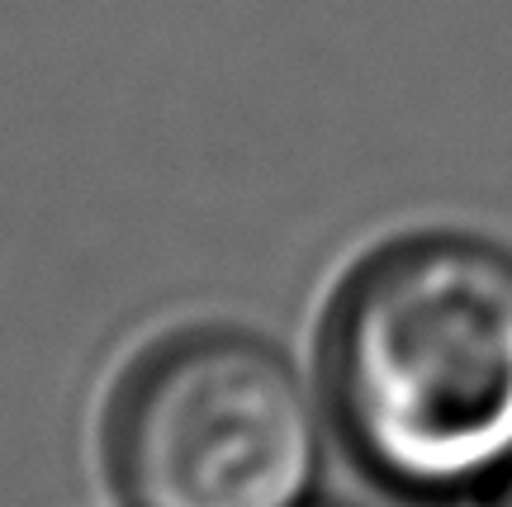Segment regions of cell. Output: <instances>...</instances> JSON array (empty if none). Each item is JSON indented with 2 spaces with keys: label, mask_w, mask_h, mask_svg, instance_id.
Wrapping results in <instances>:
<instances>
[{
  "label": "cell",
  "mask_w": 512,
  "mask_h": 507,
  "mask_svg": "<svg viewBox=\"0 0 512 507\" xmlns=\"http://www.w3.org/2000/svg\"><path fill=\"white\" fill-rule=\"evenodd\" d=\"M323 408L403 498L489 493L512 465V252L475 233L394 237L332 294Z\"/></svg>",
  "instance_id": "obj_1"
},
{
  "label": "cell",
  "mask_w": 512,
  "mask_h": 507,
  "mask_svg": "<svg viewBox=\"0 0 512 507\" xmlns=\"http://www.w3.org/2000/svg\"><path fill=\"white\" fill-rule=\"evenodd\" d=\"M105 460L128 507H309L323 413L271 337L181 327L124 370Z\"/></svg>",
  "instance_id": "obj_2"
},
{
  "label": "cell",
  "mask_w": 512,
  "mask_h": 507,
  "mask_svg": "<svg viewBox=\"0 0 512 507\" xmlns=\"http://www.w3.org/2000/svg\"><path fill=\"white\" fill-rule=\"evenodd\" d=\"M489 507H512V465L498 474V484L489 489Z\"/></svg>",
  "instance_id": "obj_3"
},
{
  "label": "cell",
  "mask_w": 512,
  "mask_h": 507,
  "mask_svg": "<svg viewBox=\"0 0 512 507\" xmlns=\"http://www.w3.org/2000/svg\"><path fill=\"white\" fill-rule=\"evenodd\" d=\"M323 507H332V503H323Z\"/></svg>",
  "instance_id": "obj_4"
}]
</instances>
